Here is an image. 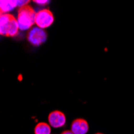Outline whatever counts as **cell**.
<instances>
[{"mask_svg": "<svg viewBox=\"0 0 134 134\" xmlns=\"http://www.w3.org/2000/svg\"><path fill=\"white\" fill-rule=\"evenodd\" d=\"M19 27L17 19L10 14L0 15V35L14 37L19 33Z\"/></svg>", "mask_w": 134, "mask_h": 134, "instance_id": "obj_1", "label": "cell"}, {"mask_svg": "<svg viewBox=\"0 0 134 134\" xmlns=\"http://www.w3.org/2000/svg\"><path fill=\"white\" fill-rule=\"evenodd\" d=\"M35 11L31 6L26 5L20 7L17 17L19 30L25 31L30 29L35 23Z\"/></svg>", "mask_w": 134, "mask_h": 134, "instance_id": "obj_2", "label": "cell"}, {"mask_svg": "<svg viewBox=\"0 0 134 134\" xmlns=\"http://www.w3.org/2000/svg\"><path fill=\"white\" fill-rule=\"evenodd\" d=\"M54 22V16L52 12L47 9L40 10L36 13L35 24L38 27L45 29L49 27Z\"/></svg>", "mask_w": 134, "mask_h": 134, "instance_id": "obj_3", "label": "cell"}, {"mask_svg": "<svg viewBox=\"0 0 134 134\" xmlns=\"http://www.w3.org/2000/svg\"><path fill=\"white\" fill-rule=\"evenodd\" d=\"M27 40L33 46H40L47 40V33L38 27H33L27 34Z\"/></svg>", "mask_w": 134, "mask_h": 134, "instance_id": "obj_4", "label": "cell"}, {"mask_svg": "<svg viewBox=\"0 0 134 134\" xmlns=\"http://www.w3.org/2000/svg\"><path fill=\"white\" fill-rule=\"evenodd\" d=\"M48 122L53 128H61L66 123V116L60 111H53L48 115Z\"/></svg>", "mask_w": 134, "mask_h": 134, "instance_id": "obj_5", "label": "cell"}, {"mask_svg": "<svg viewBox=\"0 0 134 134\" xmlns=\"http://www.w3.org/2000/svg\"><path fill=\"white\" fill-rule=\"evenodd\" d=\"M88 123L81 118L73 120L71 126V131L74 134H86L88 131Z\"/></svg>", "mask_w": 134, "mask_h": 134, "instance_id": "obj_6", "label": "cell"}, {"mask_svg": "<svg viewBox=\"0 0 134 134\" xmlns=\"http://www.w3.org/2000/svg\"><path fill=\"white\" fill-rule=\"evenodd\" d=\"M18 7V1L15 0H0V10L2 14H7V12L14 10Z\"/></svg>", "mask_w": 134, "mask_h": 134, "instance_id": "obj_7", "label": "cell"}, {"mask_svg": "<svg viewBox=\"0 0 134 134\" xmlns=\"http://www.w3.org/2000/svg\"><path fill=\"white\" fill-rule=\"evenodd\" d=\"M51 132L50 125L45 122L38 123L34 130L35 134H51Z\"/></svg>", "mask_w": 134, "mask_h": 134, "instance_id": "obj_8", "label": "cell"}, {"mask_svg": "<svg viewBox=\"0 0 134 134\" xmlns=\"http://www.w3.org/2000/svg\"><path fill=\"white\" fill-rule=\"evenodd\" d=\"M34 3H36L40 5H45V4H47L49 2L48 1H40V0H35Z\"/></svg>", "mask_w": 134, "mask_h": 134, "instance_id": "obj_9", "label": "cell"}, {"mask_svg": "<svg viewBox=\"0 0 134 134\" xmlns=\"http://www.w3.org/2000/svg\"><path fill=\"white\" fill-rule=\"evenodd\" d=\"M61 134H74L71 131H70V130H65V131H64Z\"/></svg>", "mask_w": 134, "mask_h": 134, "instance_id": "obj_10", "label": "cell"}, {"mask_svg": "<svg viewBox=\"0 0 134 134\" xmlns=\"http://www.w3.org/2000/svg\"><path fill=\"white\" fill-rule=\"evenodd\" d=\"M0 15H2V12H1V10H0Z\"/></svg>", "mask_w": 134, "mask_h": 134, "instance_id": "obj_11", "label": "cell"}, {"mask_svg": "<svg viewBox=\"0 0 134 134\" xmlns=\"http://www.w3.org/2000/svg\"><path fill=\"white\" fill-rule=\"evenodd\" d=\"M96 134H103V133H100V132H99V133H96Z\"/></svg>", "mask_w": 134, "mask_h": 134, "instance_id": "obj_12", "label": "cell"}]
</instances>
